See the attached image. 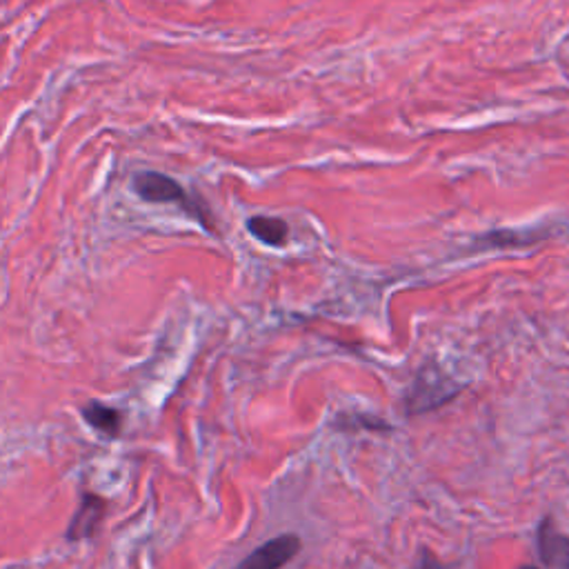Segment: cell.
<instances>
[{
    "label": "cell",
    "instance_id": "cell-4",
    "mask_svg": "<svg viewBox=\"0 0 569 569\" xmlns=\"http://www.w3.org/2000/svg\"><path fill=\"white\" fill-rule=\"evenodd\" d=\"M538 551L542 562L551 569H569V538L553 529L551 520L540 522Z\"/></svg>",
    "mask_w": 569,
    "mask_h": 569
},
{
    "label": "cell",
    "instance_id": "cell-8",
    "mask_svg": "<svg viewBox=\"0 0 569 569\" xmlns=\"http://www.w3.org/2000/svg\"><path fill=\"white\" fill-rule=\"evenodd\" d=\"M525 569H536V567H525Z\"/></svg>",
    "mask_w": 569,
    "mask_h": 569
},
{
    "label": "cell",
    "instance_id": "cell-3",
    "mask_svg": "<svg viewBox=\"0 0 569 569\" xmlns=\"http://www.w3.org/2000/svg\"><path fill=\"white\" fill-rule=\"evenodd\" d=\"M131 187L147 202H187L184 189L173 178L158 171L136 173Z\"/></svg>",
    "mask_w": 569,
    "mask_h": 569
},
{
    "label": "cell",
    "instance_id": "cell-7",
    "mask_svg": "<svg viewBox=\"0 0 569 569\" xmlns=\"http://www.w3.org/2000/svg\"><path fill=\"white\" fill-rule=\"evenodd\" d=\"M82 416L100 433H107V436H118L120 433L122 416L113 407H107L102 402H89V405L82 407Z\"/></svg>",
    "mask_w": 569,
    "mask_h": 569
},
{
    "label": "cell",
    "instance_id": "cell-1",
    "mask_svg": "<svg viewBox=\"0 0 569 569\" xmlns=\"http://www.w3.org/2000/svg\"><path fill=\"white\" fill-rule=\"evenodd\" d=\"M458 389L460 387L436 362H427L418 369L413 382L405 393V413L416 416L431 411L451 400L458 393Z\"/></svg>",
    "mask_w": 569,
    "mask_h": 569
},
{
    "label": "cell",
    "instance_id": "cell-6",
    "mask_svg": "<svg viewBox=\"0 0 569 569\" xmlns=\"http://www.w3.org/2000/svg\"><path fill=\"white\" fill-rule=\"evenodd\" d=\"M247 229L267 247H282L289 238V224L278 216H251Z\"/></svg>",
    "mask_w": 569,
    "mask_h": 569
},
{
    "label": "cell",
    "instance_id": "cell-5",
    "mask_svg": "<svg viewBox=\"0 0 569 569\" xmlns=\"http://www.w3.org/2000/svg\"><path fill=\"white\" fill-rule=\"evenodd\" d=\"M104 509H107V505H104L102 498H98L93 493H87L82 498V505L78 507L71 525H69V533L67 536L71 540H80V538L93 536V531L98 529V525H100V520L104 516Z\"/></svg>",
    "mask_w": 569,
    "mask_h": 569
},
{
    "label": "cell",
    "instance_id": "cell-2",
    "mask_svg": "<svg viewBox=\"0 0 569 569\" xmlns=\"http://www.w3.org/2000/svg\"><path fill=\"white\" fill-rule=\"evenodd\" d=\"M300 551L296 533H282L253 549L236 569H282Z\"/></svg>",
    "mask_w": 569,
    "mask_h": 569
}]
</instances>
